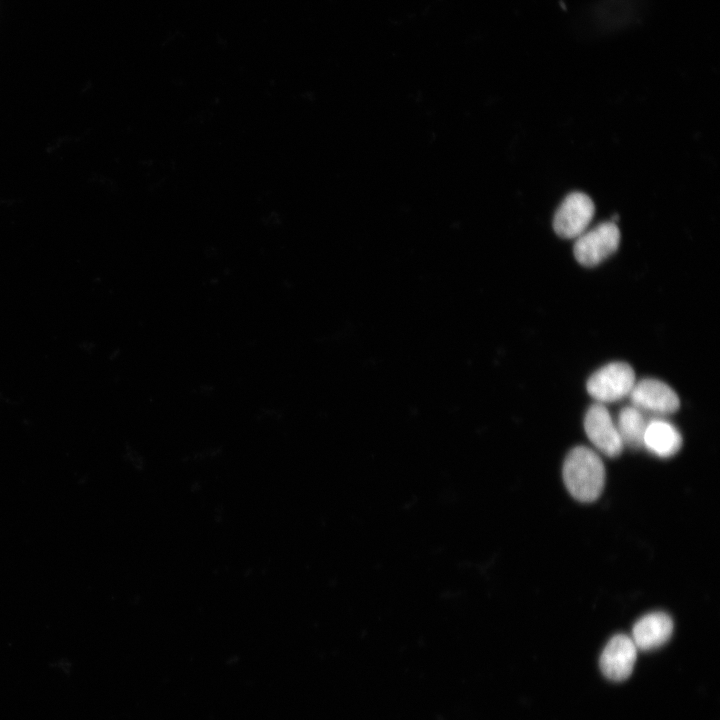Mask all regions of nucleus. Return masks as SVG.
<instances>
[{
	"label": "nucleus",
	"mask_w": 720,
	"mask_h": 720,
	"mask_svg": "<svg viewBox=\"0 0 720 720\" xmlns=\"http://www.w3.org/2000/svg\"><path fill=\"white\" fill-rule=\"evenodd\" d=\"M636 656L637 648L632 639L618 634L605 646L600 657V668L607 678L622 681L630 676Z\"/></svg>",
	"instance_id": "7"
},
{
	"label": "nucleus",
	"mask_w": 720,
	"mask_h": 720,
	"mask_svg": "<svg viewBox=\"0 0 720 720\" xmlns=\"http://www.w3.org/2000/svg\"><path fill=\"white\" fill-rule=\"evenodd\" d=\"M673 621L664 612H653L641 617L633 626L632 641L637 649L648 651L665 644L671 637Z\"/></svg>",
	"instance_id": "8"
},
{
	"label": "nucleus",
	"mask_w": 720,
	"mask_h": 720,
	"mask_svg": "<svg viewBox=\"0 0 720 720\" xmlns=\"http://www.w3.org/2000/svg\"><path fill=\"white\" fill-rule=\"evenodd\" d=\"M682 436L669 421L656 417L647 421L643 437V447L660 458L675 455L681 448Z\"/></svg>",
	"instance_id": "9"
},
{
	"label": "nucleus",
	"mask_w": 720,
	"mask_h": 720,
	"mask_svg": "<svg viewBox=\"0 0 720 720\" xmlns=\"http://www.w3.org/2000/svg\"><path fill=\"white\" fill-rule=\"evenodd\" d=\"M644 414L633 405L625 406L620 410L615 424L624 446L631 449L643 447V437L648 421Z\"/></svg>",
	"instance_id": "10"
},
{
	"label": "nucleus",
	"mask_w": 720,
	"mask_h": 720,
	"mask_svg": "<svg viewBox=\"0 0 720 720\" xmlns=\"http://www.w3.org/2000/svg\"><path fill=\"white\" fill-rule=\"evenodd\" d=\"M628 397L631 405L643 413L658 416L672 414L680 405L676 392L666 383L653 378L635 382Z\"/></svg>",
	"instance_id": "6"
},
{
	"label": "nucleus",
	"mask_w": 720,
	"mask_h": 720,
	"mask_svg": "<svg viewBox=\"0 0 720 720\" xmlns=\"http://www.w3.org/2000/svg\"><path fill=\"white\" fill-rule=\"evenodd\" d=\"M595 212L592 199L585 193L568 194L555 212L553 228L558 236L576 239L590 224Z\"/></svg>",
	"instance_id": "4"
},
{
	"label": "nucleus",
	"mask_w": 720,
	"mask_h": 720,
	"mask_svg": "<svg viewBox=\"0 0 720 720\" xmlns=\"http://www.w3.org/2000/svg\"><path fill=\"white\" fill-rule=\"evenodd\" d=\"M619 243L620 231L616 223L603 222L576 238L574 257L581 265L593 267L612 255Z\"/></svg>",
	"instance_id": "3"
},
{
	"label": "nucleus",
	"mask_w": 720,
	"mask_h": 720,
	"mask_svg": "<svg viewBox=\"0 0 720 720\" xmlns=\"http://www.w3.org/2000/svg\"><path fill=\"white\" fill-rule=\"evenodd\" d=\"M635 382V373L630 365L612 362L589 377L586 389L596 402L605 404L628 397Z\"/></svg>",
	"instance_id": "2"
},
{
	"label": "nucleus",
	"mask_w": 720,
	"mask_h": 720,
	"mask_svg": "<svg viewBox=\"0 0 720 720\" xmlns=\"http://www.w3.org/2000/svg\"><path fill=\"white\" fill-rule=\"evenodd\" d=\"M584 429L591 443L602 454L611 458L621 454L624 445L605 404L596 402L588 408Z\"/></svg>",
	"instance_id": "5"
},
{
	"label": "nucleus",
	"mask_w": 720,
	"mask_h": 720,
	"mask_svg": "<svg viewBox=\"0 0 720 720\" xmlns=\"http://www.w3.org/2000/svg\"><path fill=\"white\" fill-rule=\"evenodd\" d=\"M562 475L569 493L584 503L595 501L605 483L602 459L586 446H576L569 451L563 463Z\"/></svg>",
	"instance_id": "1"
}]
</instances>
